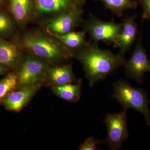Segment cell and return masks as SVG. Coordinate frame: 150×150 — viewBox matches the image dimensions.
<instances>
[{"mask_svg":"<svg viewBox=\"0 0 150 150\" xmlns=\"http://www.w3.org/2000/svg\"><path fill=\"white\" fill-rule=\"evenodd\" d=\"M104 4L105 8L110 10L114 15L121 17L124 12L130 9H135L138 3L134 0H93Z\"/></svg>","mask_w":150,"mask_h":150,"instance_id":"17","label":"cell"},{"mask_svg":"<svg viewBox=\"0 0 150 150\" xmlns=\"http://www.w3.org/2000/svg\"><path fill=\"white\" fill-rule=\"evenodd\" d=\"M138 3L143 8L142 20L146 19L150 21V0H138Z\"/></svg>","mask_w":150,"mask_h":150,"instance_id":"21","label":"cell"},{"mask_svg":"<svg viewBox=\"0 0 150 150\" xmlns=\"http://www.w3.org/2000/svg\"><path fill=\"white\" fill-rule=\"evenodd\" d=\"M34 17L61 13L82 7L79 0H35Z\"/></svg>","mask_w":150,"mask_h":150,"instance_id":"9","label":"cell"},{"mask_svg":"<svg viewBox=\"0 0 150 150\" xmlns=\"http://www.w3.org/2000/svg\"><path fill=\"white\" fill-rule=\"evenodd\" d=\"M17 84V76L14 73H9L0 80V101L12 91Z\"/></svg>","mask_w":150,"mask_h":150,"instance_id":"19","label":"cell"},{"mask_svg":"<svg viewBox=\"0 0 150 150\" xmlns=\"http://www.w3.org/2000/svg\"><path fill=\"white\" fill-rule=\"evenodd\" d=\"M52 89L58 96L67 101L76 102L80 98L81 81L76 84L70 83L63 85L55 86Z\"/></svg>","mask_w":150,"mask_h":150,"instance_id":"16","label":"cell"},{"mask_svg":"<svg viewBox=\"0 0 150 150\" xmlns=\"http://www.w3.org/2000/svg\"><path fill=\"white\" fill-rule=\"evenodd\" d=\"M15 21L11 13L0 8V38L6 39L13 35L16 30Z\"/></svg>","mask_w":150,"mask_h":150,"instance_id":"18","label":"cell"},{"mask_svg":"<svg viewBox=\"0 0 150 150\" xmlns=\"http://www.w3.org/2000/svg\"><path fill=\"white\" fill-rule=\"evenodd\" d=\"M22 47L48 63L73 57V51L47 32L30 31L22 37Z\"/></svg>","mask_w":150,"mask_h":150,"instance_id":"2","label":"cell"},{"mask_svg":"<svg viewBox=\"0 0 150 150\" xmlns=\"http://www.w3.org/2000/svg\"><path fill=\"white\" fill-rule=\"evenodd\" d=\"M46 77L55 86L72 83L76 80L71 64L49 68Z\"/></svg>","mask_w":150,"mask_h":150,"instance_id":"14","label":"cell"},{"mask_svg":"<svg viewBox=\"0 0 150 150\" xmlns=\"http://www.w3.org/2000/svg\"><path fill=\"white\" fill-rule=\"evenodd\" d=\"M86 31H71L62 35H51L60 40L67 48L71 50H76L85 46L88 41L86 40Z\"/></svg>","mask_w":150,"mask_h":150,"instance_id":"15","label":"cell"},{"mask_svg":"<svg viewBox=\"0 0 150 150\" xmlns=\"http://www.w3.org/2000/svg\"><path fill=\"white\" fill-rule=\"evenodd\" d=\"M40 86L41 83L38 82L22 87L19 90L11 92L3 100V104L8 110L18 112L29 102Z\"/></svg>","mask_w":150,"mask_h":150,"instance_id":"11","label":"cell"},{"mask_svg":"<svg viewBox=\"0 0 150 150\" xmlns=\"http://www.w3.org/2000/svg\"><path fill=\"white\" fill-rule=\"evenodd\" d=\"M143 21L142 20L141 33L134 52L130 59L126 60L124 65L126 76L139 83L143 82L145 73L150 72V61L146 51L142 45Z\"/></svg>","mask_w":150,"mask_h":150,"instance_id":"8","label":"cell"},{"mask_svg":"<svg viewBox=\"0 0 150 150\" xmlns=\"http://www.w3.org/2000/svg\"><path fill=\"white\" fill-rule=\"evenodd\" d=\"M48 62L31 53L25 56L18 73V84L20 87L39 82L46 76L49 69Z\"/></svg>","mask_w":150,"mask_h":150,"instance_id":"7","label":"cell"},{"mask_svg":"<svg viewBox=\"0 0 150 150\" xmlns=\"http://www.w3.org/2000/svg\"><path fill=\"white\" fill-rule=\"evenodd\" d=\"M137 14L125 16L122 21V29L116 38L114 45L120 49V53L124 55L130 50L137 39L139 33L138 25L135 21Z\"/></svg>","mask_w":150,"mask_h":150,"instance_id":"10","label":"cell"},{"mask_svg":"<svg viewBox=\"0 0 150 150\" xmlns=\"http://www.w3.org/2000/svg\"><path fill=\"white\" fill-rule=\"evenodd\" d=\"M9 0H0V8H4L7 6Z\"/></svg>","mask_w":150,"mask_h":150,"instance_id":"23","label":"cell"},{"mask_svg":"<svg viewBox=\"0 0 150 150\" xmlns=\"http://www.w3.org/2000/svg\"><path fill=\"white\" fill-rule=\"evenodd\" d=\"M113 87V93L111 98L116 99L123 108H132L141 112L150 125V100L147 93L142 89L134 87L124 80L114 83Z\"/></svg>","mask_w":150,"mask_h":150,"instance_id":"3","label":"cell"},{"mask_svg":"<svg viewBox=\"0 0 150 150\" xmlns=\"http://www.w3.org/2000/svg\"><path fill=\"white\" fill-rule=\"evenodd\" d=\"M21 56L18 44L0 38V64L8 68H15L20 63Z\"/></svg>","mask_w":150,"mask_h":150,"instance_id":"13","label":"cell"},{"mask_svg":"<svg viewBox=\"0 0 150 150\" xmlns=\"http://www.w3.org/2000/svg\"><path fill=\"white\" fill-rule=\"evenodd\" d=\"M83 22L84 30L88 33L91 41L95 43L104 41L115 44L122 29V23H116L113 19L109 21H103L92 13Z\"/></svg>","mask_w":150,"mask_h":150,"instance_id":"4","label":"cell"},{"mask_svg":"<svg viewBox=\"0 0 150 150\" xmlns=\"http://www.w3.org/2000/svg\"><path fill=\"white\" fill-rule=\"evenodd\" d=\"M104 143V141L97 140L93 137H89L80 146L79 150H96L99 149L97 145Z\"/></svg>","mask_w":150,"mask_h":150,"instance_id":"20","label":"cell"},{"mask_svg":"<svg viewBox=\"0 0 150 150\" xmlns=\"http://www.w3.org/2000/svg\"><path fill=\"white\" fill-rule=\"evenodd\" d=\"M79 1H80L81 4L83 6L84 4H85L86 0H79Z\"/></svg>","mask_w":150,"mask_h":150,"instance_id":"24","label":"cell"},{"mask_svg":"<svg viewBox=\"0 0 150 150\" xmlns=\"http://www.w3.org/2000/svg\"><path fill=\"white\" fill-rule=\"evenodd\" d=\"M82 7L63 12L53 16L43 23L46 32L51 35H62L73 31L81 22Z\"/></svg>","mask_w":150,"mask_h":150,"instance_id":"5","label":"cell"},{"mask_svg":"<svg viewBox=\"0 0 150 150\" xmlns=\"http://www.w3.org/2000/svg\"><path fill=\"white\" fill-rule=\"evenodd\" d=\"M72 51L73 57L83 65L91 86L104 80L119 67L124 66L126 61L120 52L113 54L109 50L99 48L98 43L91 41Z\"/></svg>","mask_w":150,"mask_h":150,"instance_id":"1","label":"cell"},{"mask_svg":"<svg viewBox=\"0 0 150 150\" xmlns=\"http://www.w3.org/2000/svg\"><path fill=\"white\" fill-rule=\"evenodd\" d=\"M8 67L0 64V75L4 74L7 71Z\"/></svg>","mask_w":150,"mask_h":150,"instance_id":"22","label":"cell"},{"mask_svg":"<svg viewBox=\"0 0 150 150\" xmlns=\"http://www.w3.org/2000/svg\"><path fill=\"white\" fill-rule=\"evenodd\" d=\"M7 7L18 25L25 24L34 17L35 0H9Z\"/></svg>","mask_w":150,"mask_h":150,"instance_id":"12","label":"cell"},{"mask_svg":"<svg viewBox=\"0 0 150 150\" xmlns=\"http://www.w3.org/2000/svg\"><path fill=\"white\" fill-rule=\"evenodd\" d=\"M127 110L123 108L121 112L105 115L104 122L107 128L108 136L104 143L110 150L121 149L123 142L129 138Z\"/></svg>","mask_w":150,"mask_h":150,"instance_id":"6","label":"cell"}]
</instances>
